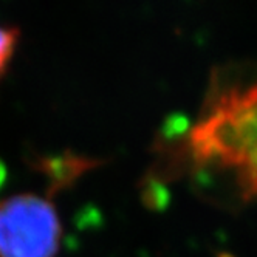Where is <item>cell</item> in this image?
<instances>
[{"label":"cell","mask_w":257,"mask_h":257,"mask_svg":"<svg viewBox=\"0 0 257 257\" xmlns=\"http://www.w3.org/2000/svg\"><path fill=\"white\" fill-rule=\"evenodd\" d=\"M189 138L197 163L234 168L243 194L257 195V84L218 96Z\"/></svg>","instance_id":"1"},{"label":"cell","mask_w":257,"mask_h":257,"mask_svg":"<svg viewBox=\"0 0 257 257\" xmlns=\"http://www.w3.org/2000/svg\"><path fill=\"white\" fill-rule=\"evenodd\" d=\"M61 235L58 212L48 200L21 194L0 203V257H54Z\"/></svg>","instance_id":"2"},{"label":"cell","mask_w":257,"mask_h":257,"mask_svg":"<svg viewBox=\"0 0 257 257\" xmlns=\"http://www.w3.org/2000/svg\"><path fill=\"white\" fill-rule=\"evenodd\" d=\"M98 164L99 163L96 160L65 151L54 155L39 157L36 161V169L45 177L48 183V195H54L62 189L73 186L79 177L96 168Z\"/></svg>","instance_id":"3"},{"label":"cell","mask_w":257,"mask_h":257,"mask_svg":"<svg viewBox=\"0 0 257 257\" xmlns=\"http://www.w3.org/2000/svg\"><path fill=\"white\" fill-rule=\"evenodd\" d=\"M140 195L144 206L154 212H163L171 203V191L157 175H148L141 181Z\"/></svg>","instance_id":"4"},{"label":"cell","mask_w":257,"mask_h":257,"mask_svg":"<svg viewBox=\"0 0 257 257\" xmlns=\"http://www.w3.org/2000/svg\"><path fill=\"white\" fill-rule=\"evenodd\" d=\"M191 131L192 128H191L189 119L181 113H174L164 119L161 131H160V137H161V141L164 143H172V141L183 138L188 134L191 135Z\"/></svg>","instance_id":"5"},{"label":"cell","mask_w":257,"mask_h":257,"mask_svg":"<svg viewBox=\"0 0 257 257\" xmlns=\"http://www.w3.org/2000/svg\"><path fill=\"white\" fill-rule=\"evenodd\" d=\"M17 44V31L13 28L0 27V75L11 59Z\"/></svg>","instance_id":"6"},{"label":"cell","mask_w":257,"mask_h":257,"mask_svg":"<svg viewBox=\"0 0 257 257\" xmlns=\"http://www.w3.org/2000/svg\"><path fill=\"white\" fill-rule=\"evenodd\" d=\"M7 178H8V171H7V166L5 163L0 160V189L4 188V185L7 183Z\"/></svg>","instance_id":"7"}]
</instances>
